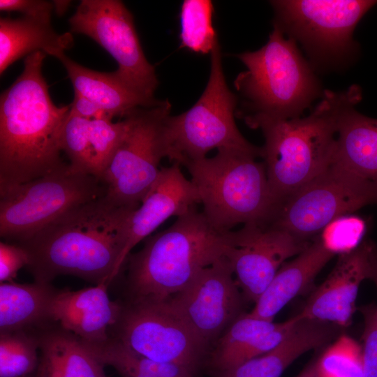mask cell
Returning <instances> with one entry per match:
<instances>
[{
	"instance_id": "1",
	"label": "cell",
	"mask_w": 377,
	"mask_h": 377,
	"mask_svg": "<svg viewBox=\"0 0 377 377\" xmlns=\"http://www.w3.org/2000/svg\"><path fill=\"white\" fill-rule=\"evenodd\" d=\"M133 210L105 195L77 206L20 242L29 253L35 281L73 275L108 286L119 273L126 223Z\"/></svg>"
},
{
	"instance_id": "2",
	"label": "cell",
	"mask_w": 377,
	"mask_h": 377,
	"mask_svg": "<svg viewBox=\"0 0 377 377\" xmlns=\"http://www.w3.org/2000/svg\"><path fill=\"white\" fill-rule=\"evenodd\" d=\"M46 54L25 57L20 76L0 97V186L44 176L65 165L60 139L70 105L52 101L43 75Z\"/></svg>"
},
{
	"instance_id": "3",
	"label": "cell",
	"mask_w": 377,
	"mask_h": 377,
	"mask_svg": "<svg viewBox=\"0 0 377 377\" xmlns=\"http://www.w3.org/2000/svg\"><path fill=\"white\" fill-rule=\"evenodd\" d=\"M361 99L360 88L353 85L339 92L325 91L305 117L243 119L250 128L263 132L261 157L278 205L332 164L339 119Z\"/></svg>"
},
{
	"instance_id": "4",
	"label": "cell",
	"mask_w": 377,
	"mask_h": 377,
	"mask_svg": "<svg viewBox=\"0 0 377 377\" xmlns=\"http://www.w3.org/2000/svg\"><path fill=\"white\" fill-rule=\"evenodd\" d=\"M233 242V230L214 228L196 207L177 217L127 258L132 300L170 298L201 270L226 256Z\"/></svg>"
},
{
	"instance_id": "5",
	"label": "cell",
	"mask_w": 377,
	"mask_h": 377,
	"mask_svg": "<svg viewBox=\"0 0 377 377\" xmlns=\"http://www.w3.org/2000/svg\"><path fill=\"white\" fill-rule=\"evenodd\" d=\"M235 56L246 67L234 82L244 98L236 113L242 119L300 117L320 93L318 81L295 40L276 23L265 45Z\"/></svg>"
},
{
	"instance_id": "6",
	"label": "cell",
	"mask_w": 377,
	"mask_h": 377,
	"mask_svg": "<svg viewBox=\"0 0 377 377\" xmlns=\"http://www.w3.org/2000/svg\"><path fill=\"white\" fill-rule=\"evenodd\" d=\"M258 156L219 149L211 158L184 165L198 192L202 213L218 230L232 231L239 224H267L273 217L278 203Z\"/></svg>"
},
{
	"instance_id": "7",
	"label": "cell",
	"mask_w": 377,
	"mask_h": 377,
	"mask_svg": "<svg viewBox=\"0 0 377 377\" xmlns=\"http://www.w3.org/2000/svg\"><path fill=\"white\" fill-rule=\"evenodd\" d=\"M210 54L209 77L199 99L188 110L170 114L165 121L166 157L180 165L205 158L214 149H237L261 156V147L247 141L236 125L237 98L227 85L219 42Z\"/></svg>"
},
{
	"instance_id": "8",
	"label": "cell",
	"mask_w": 377,
	"mask_h": 377,
	"mask_svg": "<svg viewBox=\"0 0 377 377\" xmlns=\"http://www.w3.org/2000/svg\"><path fill=\"white\" fill-rule=\"evenodd\" d=\"M94 175L69 165L27 182L0 186V235L25 240L58 217L106 193Z\"/></svg>"
},
{
	"instance_id": "9",
	"label": "cell",
	"mask_w": 377,
	"mask_h": 377,
	"mask_svg": "<svg viewBox=\"0 0 377 377\" xmlns=\"http://www.w3.org/2000/svg\"><path fill=\"white\" fill-rule=\"evenodd\" d=\"M170 111L165 100L124 116L127 131L101 177L105 196L116 205L136 209L157 179L167 156L165 121Z\"/></svg>"
},
{
	"instance_id": "10",
	"label": "cell",
	"mask_w": 377,
	"mask_h": 377,
	"mask_svg": "<svg viewBox=\"0 0 377 377\" xmlns=\"http://www.w3.org/2000/svg\"><path fill=\"white\" fill-rule=\"evenodd\" d=\"M116 339L152 360L178 365L193 376L207 348L170 300H132L122 310ZM113 326V327H114Z\"/></svg>"
},
{
	"instance_id": "11",
	"label": "cell",
	"mask_w": 377,
	"mask_h": 377,
	"mask_svg": "<svg viewBox=\"0 0 377 377\" xmlns=\"http://www.w3.org/2000/svg\"><path fill=\"white\" fill-rule=\"evenodd\" d=\"M377 205V191L332 164L278 205L268 224L311 241L335 219Z\"/></svg>"
},
{
	"instance_id": "12",
	"label": "cell",
	"mask_w": 377,
	"mask_h": 377,
	"mask_svg": "<svg viewBox=\"0 0 377 377\" xmlns=\"http://www.w3.org/2000/svg\"><path fill=\"white\" fill-rule=\"evenodd\" d=\"M68 22L72 32L91 38L113 57L118 64L113 73L121 82L155 99V67L147 61L133 15L121 1L82 0Z\"/></svg>"
},
{
	"instance_id": "13",
	"label": "cell",
	"mask_w": 377,
	"mask_h": 377,
	"mask_svg": "<svg viewBox=\"0 0 377 377\" xmlns=\"http://www.w3.org/2000/svg\"><path fill=\"white\" fill-rule=\"evenodd\" d=\"M277 24L308 50L339 56L354 48L353 33L377 1L279 0L270 1Z\"/></svg>"
},
{
	"instance_id": "14",
	"label": "cell",
	"mask_w": 377,
	"mask_h": 377,
	"mask_svg": "<svg viewBox=\"0 0 377 377\" xmlns=\"http://www.w3.org/2000/svg\"><path fill=\"white\" fill-rule=\"evenodd\" d=\"M234 276L229 260L223 256L168 299L207 345L241 316L244 297Z\"/></svg>"
},
{
	"instance_id": "15",
	"label": "cell",
	"mask_w": 377,
	"mask_h": 377,
	"mask_svg": "<svg viewBox=\"0 0 377 377\" xmlns=\"http://www.w3.org/2000/svg\"><path fill=\"white\" fill-rule=\"evenodd\" d=\"M226 256L244 299L256 303L277 271L312 242L270 224H248L234 231Z\"/></svg>"
},
{
	"instance_id": "16",
	"label": "cell",
	"mask_w": 377,
	"mask_h": 377,
	"mask_svg": "<svg viewBox=\"0 0 377 377\" xmlns=\"http://www.w3.org/2000/svg\"><path fill=\"white\" fill-rule=\"evenodd\" d=\"M376 246L373 241L364 240L353 251L340 254L331 272L312 292L298 315L340 327L349 325L357 309L360 286L369 279Z\"/></svg>"
},
{
	"instance_id": "17",
	"label": "cell",
	"mask_w": 377,
	"mask_h": 377,
	"mask_svg": "<svg viewBox=\"0 0 377 377\" xmlns=\"http://www.w3.org/2000/svg\"><path fill=\"white\" fill-rule=\"evenodd\" d=\"M200 204L198 192L191 179L172 163L160 173L138 207L128 216L124 248L119 263L120 272L131 250L171 216L178 217Z\"/></svg>"
},
{
	"instance_id": "18",
	"label": "cell",
	"mask_w": 377,
	"mask_h": 377,
	"mask_svg": "<svg viewBox=\"0 0 377 377\" xmlns=\"http://www.w3.org/2000/svg\"><path fill=\"white\" fill-rule=\"evenodd\" d=\"M101 283L78 290H56L49 307V319L82 340H106L108 330L118 321L122 306L111 300Z\"/></svg>"
},
{
	"instance_id": "19",
	"label": "cell",
	"mask_w": 377,
	"mask_h": 377,
	"mask_svg": "<svg viewBox=\"0 0 377 377\" xmlns=\"http://www.w3.org/2000/svg\"><path fill=\"white\" fill-rule=\"evenodd\" d=\"M339 328L332 323L300 316L284 339L273 349L232 368L216 371L215 377H281L299 357L328 343L336 337Z\"/></svg>"
},
{
	"instance_id": "20",
	"label": "cell",
	"mask_w": 377,
	"mask_h": 377,
	"mask_svg": "<svg viewBox=\"0 0 377 377\" xmlns=\"http://www.w3.org/2000/svg\"><path fill=\"white\" fill-rule=\"evenodd\" d=\"M334 254L320 237L277 271L248 315L273 320L274 316L295 297L309 289L316 276Z\"/></svg>"
},
{
	"instance_id": "21",
	"label": "cell",
	"mask_w": 377,
	"mask_h": 377,
	"mask_svg": "<svg viewBox=\"0 0 377 377\" xmlns=\"http://www.w3.org/2000/svg\"><path fill=\"white\" fill-rule=\"evenodd\" d=\"M332 163L377 191V119L351 107L337 127Z\"/></svg>"
},
{
	"instance_id": "22",
	"label": "cell",
	"mask_w": 377,
	"mask_h": 377,
	"mask_svg": "<svg viewBox=\"0 0 377 377\" xmlns=\"http://www.w3.org/2000/svg\"><path fill=\"white\" fill-rule=\"evenodd\" d=\"M73 44L71 33L58 34L50 22L21 17L0 20V73L23 57L41 51L59 60Z\"/></svg>"
},
{
	"instance_id": "23",
	"label": "cell",
	"mask_w": 377,
	"mask_h": 377,
	"mask_svg": "<svg viewBox=\"0 0 377 377\" xmlns=\"http://www.w3.org/2000/svg\"><path fill=\"white\" fill-rule=\"evenodd\" d=\"M76 91L88 98L111 118L124 117L133 109L151 107L161 101L147 98L121 82L113 72L96 71L74 61L66 54L59 59Z\"/></svg>"
},
{
	"instance_id": "24",
	"label": "cell",
	"mask_w": 377,
	"mask_h": 377,
	"mask_svg": "<svg viewBox=\"0 0 377 377\" xmlns=\"http://www.w3.org/2000/svg\"><path fill=\"white\" fill-rule=\"evenodd\" d=\"M38 342L36 377H106L104 366L71 332L48 331L38 337Z\"/></svg>"
},
{
	"instance_id": "25",
	"label": "cell",
	"mask_w": 377,
	"mask_h": 377,
	"mask_svg": "<svg viewBox=\"0 0 377 377\" xmlns=\"http://www.w3.org/2000/svg\"><path fill=\"white\" fill-rule=\"evenodd\" d=\"M55 289L50 283L3 282L0 285V331L22 330L49 319L48 311Z\"/></svg>"
},
{
	"instance_id": "26",
	"label": "cell",
	"mask_w": 377,
	"mask_h": 377,
	"mask_svg": "<svg viewBox=\"0 0 377 377\" xmlns=\"http://www.w3.org/2000/svg\"><path fill=\"white\" fill-rule=\"evenodd\" d=\"M82 341L103 366L112 367L121 377H193L178 365L156 362L136 353L116 338Z\"/></svg>"
},
{
	"instance_id": "27",
	"label": "cell",
	"mask_w": 377,
	"mask_h": 377,
	"mask_svg": "<svg viewBox=\"0 0 377 377\" xmlns=\"http://www.w3.org/2000/svg\"><path fill=\"white\" fill-rule=\"evenodd\" d=\"M276 324L273 320L254 318L248 313L241 315L217 341L209 358L212 369L216 372L239 365L244 353L254 340Z\"/></svg>"
},
{
	"instance_id": "28",
	"label": "cell",
	"mask_w": 377,
	"mask_h": 377,
	"mask_svg": "<svg viewBox=\"0 0 377 377\" xmlns=\"http://www.w3.org/2000/svg\"><path fill=\"white\" fill-rule=\"evenodd\" d=\"M210 0H184L180 10V47L197 54L211 53L219 42L212 24Z\"/></svg>"
},
{
	"instance_id": "29",
	"label": "cell",
	"mask_w": 377,
	"mask_h": 377,
	"mask_svg": "<svg viewBox=\"0 0 377 377\" xmlns=\"http://www.w3.org/2000/svg\"><path fill=\"white\" fill-rule=\"evenodd\" d=\"M38 338L23 330L0 335V377H29L37 369Z\"/></svg>"
},
{
	"instance_id": "30",
	"label": "cell",
	"mask_w": 377,
	"mask_h": 377,
	"mask_svg": "<svg viewBox=\"0 0 377 377\" xmlns=\"http://www.w3.org/2000/svg\"><path fill=\"white\" fill-rule=\"evenodd\" d=\"M317 377H362V346L342 334L316 360Z\"/></svg>"
},
{
	"instance_id": "31",
	"label": "cell",
	"mask_w": 377,
	"mask_h": 377,
	"mask_svg": "<svg viewBox=\"0 0 377 377\" xmlns=\"http://www.w3.org/2000/svg\"><path fill=\"white\" fill-rule=\"evenodd\" d=\"M89 121L70 111L61 130L60 144L61 151L70 161L71 169L96 177L89 139Z\"/></svg>"
},
{
	"instance_id": "32",
	"label": "cell",
	"mask_w": 377,
	"mask_h": 377,
	"mask_svg": "<svg viewBox=\"0 0 377 377\" xmlns=\"http://www.w3.org/2000/svg\"><path fill=\"white\" fill-rule=\"evenodd\" d=\"M122 118L117 122L107 119L89 121V139L94 152L96 175L100 179L127 131L128 119L125 117Z\"/></svg>"
},
{
	"instance_id": "33",
	"label": "cell",
	"mask_w": 377,
	"mask_h": 377,
	"mask_svg": "<svg viewBox=\"0 0 377 377\" xmlns=\"http://www.w3.org/2000/svg\"><path fill=\"white\" fill-rule=\"evenodd\" d=\"M367 228L364 219L347 214L327 226L319 237L328 250L340 255L353 251L363 242Z\"/></svg>"
},
{
	"instance_id": "34",
	"label": "cell",
	"mask_w": 377,
	"mask_h": 377,
	"mask_svg": "<svg viewBox=\"0 0 377 377\" xmlns=\"http://www.w3.org/2000/svg\"><path fill=\"white\" fill-rule=\"evenodd\" d=\"M364 320L362 357V377H377V304L359 308Z\"/></svg>"
},
{
	"instance_id": "35",
	"label": "cell",
	"mask_w": 377,
	"mask_h": 377,
	"mask_svg": "<svg viewBox=\"0 0 377 377\" xmlns=\"http://www.w3.org/2000/svg\"><path fill=\"white\" fill-rule=\"evenodd\" d=\"M29 254L21 245L0 242V281L10 282L16 278L18 271L28 266Z\"/></svg>"
},
{
	"instance_id": "36",
	"label": "cell",
	"mask_w": 377,
	"mask_h": 377,
	"mask_svg": "<svg viewBox=\"0 0 377 377\" xmlns=\"http://www.w3.org/2000/svg\"><path fill=\"white\" fill-rule=\"evenodd\" d=\"M1 11H16L24 17L51 22L54 10L52 2L43 0H1Z\"/></svg>"
},
{
	"instance_id": "37",
	"label": "cell",
	"mask_w": 377,
	"mask_h": 377,
	"mask_svg": "<svg viewBox=\"0 0 377 377\" xmlns=\"http://www.w3.org/2000/svg\"><path fill=\"white\" fill-rule=\"evenodd\" d=\"M70 106L72 113L89 120L112 119L94 102L76 91H74V98Z\"/></svg>"
},
{
	"instance_id": "38",
	"label": "cell",
	"mask_w": 377,
	"mask_h": 377,
	"mask_svg": "<svg viewBox=\"0 0 377 377\" xmlns=\"http://www.w3.org/2000/svg\"><path fill=\"white\" fill-rule=\"evenodd\" d=\"M369 279L371 280L377 289V246L375 247L371 256V270Z\"/></svg>"
},
{
	"instance_id": "39",
	"label": "cell",
	"mask_w": 377,
	"mask_h": 377,
	"mask_svg": "<svg viewBox=\"0 0 377 377\" xmlns=\"http://www.w3.org/2000/svg\"><path fill=\"white\" fill-rule=\"evenodd\" d=\"M297 377H317L316 360L309 364Z\"/></svg>"
},
{
	"instance_id": "40",
	"label": "cell",
	"mask_w": 377,
	"mask_h": 377,
	"mask_svg": "<svg viewBox=\"0 0 377 377\" xmlns=\"http://www.w3.org/2000/svg\"><path fill=\"white\" fill-rule=\"evenodd\" d=\"M54 10L58 15H61L65 13L68 10L71 1H53Z\"/></svg>"
},
{
	"instance_id": "41",
	"label": "cell",
	"mask_w": 377,
	"mask_h": 377,
	"mask_svg": "<svg viewBox=\"0 0 377 377\" xmlns=\"http://www.w3.org/2000/svg\"><path fill=\"white\" fill-rule=\"evenodd\" d=\"M30 377V376H29Z\"/></svg>"
}]
</instances>
